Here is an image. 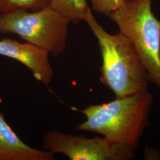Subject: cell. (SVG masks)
<instances>
[{"instance_id":"1","label":"cell","mask_w":160,"mask_h":160,"mask_svg":"<svg viewBox=\"0 0 160 160\" xmlns=\"http://www.w3.org/2000/svg\"><path fill=\"white\" fill-rule=\"evenodd\" d=\"M153 96L147 90L116 97L109 103L90 105L81 111L86 120L76 129L102 135L135 151L148 126Z\"/></svg>"},{"instance_id":"2","label":"cell","mask_w":160,"mask_h":160,"mask_svg":"<svg viewBox=\"0 0 160 160\" xmlns=\"http://www.w3.org/2000/svg\"><path fill=\"white\" fill-rule=\"evenodd\" d=\"M96 37L102 58L100 82L116 97L148 90L149 76L131 42L119 33H108L88 7L84 18Z\"/></svg>"},{"instance_id":"3","label":"cell","mask_w":160,"mask_h":160,"mask_svg":"<svg viewBox=\"0 0 160 160\" xmlns=\"http://www.w3.org/2000/svg\"><path fill=\"white\" fill-rule=\"evenodd\" d=\"M151 2V0H125L109 17L131 42L149 81L160 89V20L152 12Z\"/></svg>"},{"instance_id":"4","label":"cell","mask_w":160,"mask_h":160,"mask_svg":"<svg viewBox=\"0 0 160 160\" xmlns=\"http://www.w3.org/2000/svg\"><path fill=\"white\" fill-rule=\"evenodd\" d=\"M69 23L49 6L31 12L17 9L0 14V34H17L58 57L65 53Z\"/></svg>"},{"instance_id":"5","label":"cell","mask_w":160,"mask_h":160,"mask_svg":"<svg viewBox=\"0 0 160 160\" xmlns=\"http://www.w3.org/2000/svg\"><path fill=\"white\" fill-rule=\"evenodd\" d=\"M43 145L45 150L71 160H130L135 157L133 149L107 138H88L55 129L45 133Z\"/></svg>"},{"instance_id":"6","label":"cell","mask_w":160,"mask_h":160,"mask_svg":"<svg viewBox=\"0 0 160 160\" xmlns=\"http://www.w3.org/2000/svg\"><path fill=\"white\" fill-rule=\"evenodd\" d=\"M0 55L15 59L30 69L34 78L45 86L51 84L53 70L49 53L28 42L20 43L10 38L0 40Z\"/></svg>"},{"instance_id":"7","label":"cell","mask_w":160,"mask_h":160,"mask_svg":"<svg viewBox=\"0 0 160 160\" xmlns=\"http://www.w3.org/2000/svg\"><path fill=\"white\" fill-rule=\"evenodd\" d=\"M54 154L30 147L17 136L0 113V160H54Z\"/></svg>"},{"instance_id":"8","label":"cell","mask_w":160,"mask_h":160,"mask_svg":"<svg viewBox=\"0 0 160 160\" xmlns=\"http://www.w3.org/2000/svg\"><path fill=\"white\" fill-rule=\"evenodd\" d=\"M49 7L71 23L84 21L88 6L87 0H51Z\"/></svg>"},{"instance_id":"9","label":"cell","mask_w":160,"mask_h":160,"mask_svg":"<svg viewBox=\"0 0 160 160\" xmlns=\"http://www.w3.org/2000/svg\"><path fill=\"white\" fill-rule=\"evenodd\" d=\"M51 0H0V14L17 9L38 11L49 6Z\"/></svg>"},{"instance_id":"10","label":"cell","mask_w":160,"mask_h":160,"mask_svg":"<svg viewBox=\"0 0 160 160\" xmlns=\"http://www.w3.org/2000/svg\"><path fill=\"white\" fill-rule=\"evenodd\" d=\"M91 1L94 12L109 16L123 4L125 0H91Z\"/></svg>"}]
</instances>
